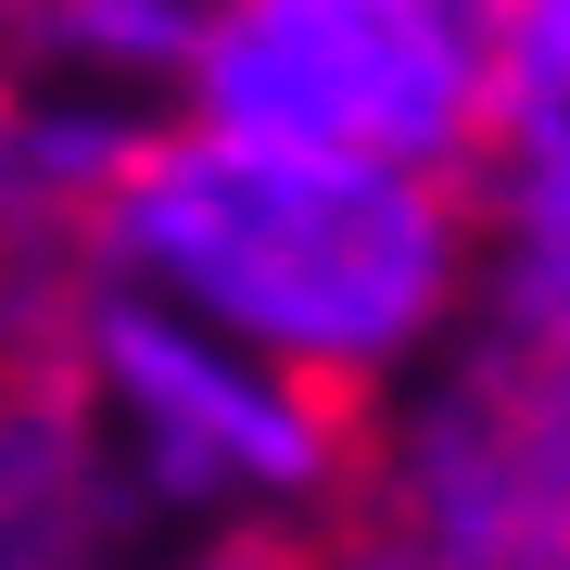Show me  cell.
Here are the masks:
<instances>
[{"label": "cell", "mask_w": 570, "mask_h": 570, "mask_svg": "<svg viewBox=\"0 0 570 570\" xmlns=\"http://www.w3.org/2000/svg\"><path fill=\"white\" fill-rule=\"evenodd\" d=\"M482 204L494 178L292 153L228 127H127L63 178V216L102 266L153 279L216 343L317 381H381L456 305V279L482 266Z\"/></svg>", "instance_id": "6da1fadb"}, {"label": "cell", "mask_w": 570, "mask_h": 570, "mask_svg": "<svg viewBox=\"0 0 570 570\" xmlns=\"http://www.w3.org/2000/svg\"><path fill=\"white\" fill-rule=\"evenodd\" d=\"M190 127L292 153H367L431 178L508 165V77L482 0H204L178 39Z\"/></svg>", "instance_id": "7a4b0ae2"}]
</instances>
